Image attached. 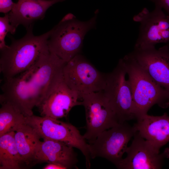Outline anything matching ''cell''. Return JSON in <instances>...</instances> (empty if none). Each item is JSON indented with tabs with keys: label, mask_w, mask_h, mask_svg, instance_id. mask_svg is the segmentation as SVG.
<instances>
[{
	"label": "cell",
	"mask_w": 169,
	"mask_h": 169,
	"mask_svg": "<svg viewBox=\"0 0 169 169\" xmlns=\"http://www.w3.org/2000/svg\"><path fill=\"white\" fill-rule=\"evenodd\" d=\"M66 63L47 48L29 69L4 80L0 98L13 104L27 117L33 115V107H38L63 79Z\"/></svg>",
	"instance_id": "obj_1"
},
{
	"label": "cell",
	"mask_w": 169,
	"mask_h": 169,
	"mask_svg": "<svg viewBox=\"0 0 169 169\" xmlns=\"http://www.w3.org/2000/svg\"><path fill=\"white\" fill-rule=\"evenodd\" d=\"M33 25L27 29L25 35L0 50V71L4 79L11 78L27 70L37 61L47 48L51 30L38 36L33 33Z\"/></svg>",
	"instance_id": "obj_2"
},
{
	"label": "cell",
	"mask_w": 169,
	"mask_h": 169,
	"mask_svg": "<svg viewBox=\"0 0 169 169\" xmlns=\"http://www.w3.org/2000/svg\"><path fill=\"white\" fill-rule=\"evenodd\" d=\"M132 89L136 119L147 114L154 105L169 106V93L154 81L129 53L120 59Z\"/></svg>",
	"instance_id": "obj_3"
},
{
	"label": "cell",
	"mask_w": 169,
	"mask_h": 169,
	"mask_svg": "<svg viewBox=\"0 0 169 169\" xmlns=\"http://www.w3.org/2000/svg\"><path fill=\"white\" fill-rule=\"evenodd\" d=\"M97 13L89 20L81 21L73 14L65 15L51 30L49 50L66 63L79 54L87 33L95 26Z\"/></svg>",
	"instance_id": "obj_4"
},
{
	"label": "cell",
	"mask_w": 169,
	"mask_h": 169,
	"mask_svg": "<svg viewBox=\"0 0 169 169\" xmlns=\"http://www.w3.org/2000/svg\"><path fill=\"white\" fill-rule=\"evenodd\" d=\"M26 123L34 129L41 138L62 141L79 149L85 157L86 168H90L89 145L74 126L57 119L33 115L27 117Z\"/></svg>",
	"instance_id": "obj_5"
},
{
	"label": "cell",
	"mask_w": 169,
	"mask_h": 169,
	"mask_svg": "<svg viewBox=\"0 0 169 169\" xmlns=\"http://www.w3.org/2000/svg\"><path fill=\"white\" fill-rule=\"evenodd\" d=\"M126 75L120 59L113 70L106 74L105 84L103 90L120 123L136 119L132 89Z\"/></svg>",
	"instance_id": "obj_6"
},
{
	"label": "cell",
	"mask_w": 169,
	"mask_h": 169,
	"mask_svg": "<svg viewBox=\"0 0 169 169\" xmlns=\"http://www.w3.org/2000/svg\"><path fill=\"white\" fill-rule=\"evenodd\" d=\"M81 100L86 121V131L83 136L89 143L93 142L103 131L120 123L103 91L83 95Z\"/></svg>",
	"instance_id": "obj_7"
},
{
	"label": "cell",
	"mask_w": 169,
	"mask_h": 169,
	"mask_svg": "<svg viewBox=\"0 0 169 169\" xmlns=\"http://www.w3.org/2000/svg\"><path fill=\"white\" fill-rule=\"evenodd\" d=\"M63 79L80 96L101 91L105 87L106 74L99 71L83 56L79 54L65 64Z\"/></svg>",
	"instance_id": "obj_8"
},
{
	"label": "cell",
	"mask_w": 169,
	"mask_h": 169,
	"mask_svg": "<svg viewBox=\"0 0 169 169\" xmlns=\"http://www.w3.org/2000/svg\"><path fill=\"white\" fill-rule=\"evenodd\" d=\"M126 121L103 131L91 143H88L91 159L101 157L116 166L123 158L127 145L136 132Z\"/></svg>",
	"instance_id": "obj_9"
},
{
	"label": "cell",
	"mask_w": 169,
	"mask_h": 169,
	"mask_svg": "<svg viewBox=\"0 0 169 169\" xmlns=\"http://www.w3.org/2000/svg\"><path fill=\"white\" fill-rule=\"evenodd\" d=\"M155 6L150 12L144 8L135 15L133 20L140 23L139 33L134 48L155 46L159 43L169 42V15Z\"/></svg>",
	"instance_id": "obj_10"
},
{
	"label": "cell",
	"mask_w": 169,
	"mask_h": 169,
	"mask_svg": "<svg viewBox=\"0 0 169 169\" xmlns=\"http://www.w3.org/2000/svg\"><path fill=\"white\" fill-rule=\"evenodd\" d=\"M131 145L127 147V156L116 166L120 169H159L164 159L169 157V148L161 153L136 131Z\"/></svg>",
	"instance_id": "obj_11"
},
{
	"label": "cell",
	"mask_w": 169,
	"mask_h": 169,
	"mask_svg": "<svg viewBox=\"0 0 169 169\" xmlns=\"http://www.w3.org/2000/svg\"><path fill=\"white\" fill-rule=\"evenodd\" d=\"M150 77L169 93V45L134 48L129 53Z\"/></svg>",
	"instance_id": "obj_12"
},
{
	"label": "cell",
	"mask_w": 169,
	"mask_h": 169,
	"mask_svg": "<svg viewBox=\"0 0 169 169\" xmlns=\"http://www.w3.org/2000/svg\"><path fill=\"white\" fill-rule=\"evenodd\" d=\"M80 99L63 79L38 107L41 116L58 119L66 117L74 107L82 105Z\"/></svg>",
	"instance_id": "obj_13"
},
{
	"label": "cell",
	"mask_w": 169,
	"mask_h": 169,
	"mask_svg": "<svg viewBox=\"0 0 169 169\" xmlns=\"http://www.w3.org/2000/svg\"><path fill=\"white\" fill-rule=\"evenodd\" d=\"M36 151L35 164L46 162L56 164L66 169L77 167V155L73 147L66 143L50 139H43Z\"/></svg>",
	"instance_id": "obj_14"
},
{
	"label": "cell",
	"mask_w": 169,
	"mask_h": 169,
	"mask_svg": "<svg viewBox=\"0 0 169 169\" xmlns=\"http://www.w3.org/2000/svg\"><path fill=\"white\" fill-rule=\"evenodd\" d=\"M65 0H18L8 13L10 23L17 28L20 24L26 29L43 19L47 10L54 4Z\"/></svg>",
	"instance_id": "obj_15"
},
{
	"label": "cell",
	"mask_w": 169,
	"mask_h": 169,
	"mask_svg": "<svg viewBox=\"0 0 169 169\" xmlns=\"http://www.w3.org/2000/svg\"><path fill=\"white\" fill-rule=\"evenodd\" d=\"M139 134L156 149H160L169 142V116L147 114L137 120L133 125Z\"/></svg>",
	"instance_id": "obj_16"
},
{
	"label": "cell",
	"mask_w": 169,
	"mask_h": 169,
	"mask_svg": "<svg viewBox=\"0 0 169 169\" xmlns=\"http://www.w3.org/2000/svg\"><path fill=\"white\" fill-rule=\"evenodd\" d=\"M14 139L20 156L25 166L35 163V156L41 137L31 126L25 123L15 132Z\"/></svg>",
	"instance_id": "obj_17"
},
{
	"label": "cell",
	"mask_w": 169,
	"mask_h": 169,
	"mask_svg": "<svg viewBox=\"0 0 169 169\" xmlns=\"http://www.w3.org/2000/svg\"><path fill=\"white\" fill-rule=\"evenodd\" d=\"M15 132H12L0 136V169H19L25 166L16 145Z\"/></svg>",
	"instance_id": "obj_18"
},
{
	"label": "cell",
	"mask_w": 169,
	"mask_h": 169,
	"mask_svg": "<svg viewBox=\"0 0 169 169\" xmlns=\"http://www.w3.org/2000/svg\"><path fill=\"white\" fill-rule=\"evenodd\" d=\"M0 101V136L15 132L21 125L26 123L27 117L10 102L2 99Z\"/></svg>",
	"instance_id": "obj_19"
},
{
	"label": "cell",
	"mask_w": 169,
	"mask_h": 169,
	"mask_svg": "<svg viewBox=\"0 0 169 169\" xmlns=\"http://www.w3.org/2000/svg\"><path fill=\"white\" fill-rule=\"evenodd\" d=\"M8 13H6L4 16L0 18V50L3 49L8 46L5 44V38L7 34L10 33L14 34L16 28L9 23Z\"/></svg>",
	"instance_id": "obj_20"
},
{
	"label": "cell",
	"mask_w": 169,
	"mask_h": 169,
	"mask_svg": "<svg viewBox=\"0 0 169 169\" xmlns=\"http://www.w3.org/2000/svg\"><path fill=\"white\" fill-rule=\"evenodd\" d=\"M15 3L12 0H0V12L7 13L11 11Z\"/></svg>",
	"instance_id": "obj_21"
},
{
	"label": "cell",
	"mask_w": 169,
	"mask_h": 169,
	"mask_svg": "<svg viewBox=\"0 0 169 169\" xmlns=\"http://www.w3.org/2000/svg\"><path fill=\"white\" fill-rule=\"evenodd\" d=\"M157 6L164 9L169 15V0H150Z\"/></svg>",
	"instance_id": "obj_22"
},
{
	"label": "cell",
	"mask_w": 169,
	"mask_h": 169,
	"mask_svg": "<svg viewBox=\"0 0 169 169\" xmlns=\"http://www.w3.org/2000/svg\"><path fill=\"white\" fill-rule=\"evenodd\" d=\"M44 169H65L64 167L54 163H50L43 168Z\"/></svg>",
	"instance_id": "obj_23"
}]
</instances>
